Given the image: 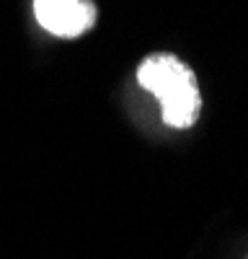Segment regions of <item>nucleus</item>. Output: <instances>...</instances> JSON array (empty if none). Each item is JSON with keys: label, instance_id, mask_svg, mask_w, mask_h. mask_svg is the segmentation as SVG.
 Here are the masks:
<instances>
[{"label": "nucleus", "instance_id": "2", "mask_svg": "<svg viewBox=\"0 0 248 259\" xmlns=\"http://www.w3.org/2000/svg\"><path fill=\"white\" fill-rule=\"evenodd\" d=\"M39 24L57 36H80L96 24L91 0H34Z\"/></svg>", "mask_w": 248, "mask_h": 259}, {"label": "nucleus", "instance_id": "3", "mask_svg": "<svg viewBox=\"0 0 248 259\" xmlns=\"http://www.w3.org/2000/svg\"><path fill=\"white\" fill-rule=\"evenodd\" d=\"M199 109H202L199 89H186V91H178V94L160 101L163 122L168 127H176V130L192 127L197 122V117H199Z\"/></svg>", "mask_w": 248, "mask_h": 259}, {"label": "nucleus", "instance_id": "1", "mask_svg": "<svg viewBox=\"0 0 248 259\" xmlns=\"http://www.w3.org/2000/svg\"><path fill=\"white\" fill-rule=\"evenodd\" d=\"M137 80L155 99H168L186 89H199L194 70L176 55H150L137 68Z\"/></svg>", "mask_w": 248, "mask_h": 259}]
</instances>
